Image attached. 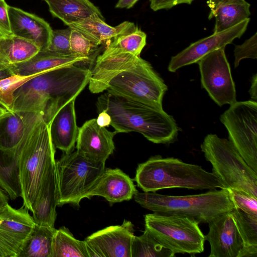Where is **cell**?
Listing matches in <instances>:
<instances>
[{"mask_svg": "<svg viewBox=\"0 0 257 257\" xmlns=\"http://www.w3.org/2000/svg\"><path fill=\"white\" fill-rule=\"evenodd\" d=\"M200 148L212 166V173L225 189L241 190L257 198V173L247 164L229 140L208 134Z\"/></svg>", "mask_w": 257, "mask_h": 257, "instance_id": "6", "label": "cell"}, {"mask_svg": "<svg viewBox=\"0 0 257 257\" xmlns=\"http://www.w3.org/2000/svg\"><path fill=\"white\" fill-rule=\"evenodd\" d=\"M89 58L65 55L48 50L40 51L28 61L10 66L14 75L30 76L53 69L88 60Z\"/></svg>", "mask_w": 257, "mask_h": 257, "instance_id": "22", "label": "cell"}, {"mask_svg": "<svg viewBox=\"0 0 257 257\" xmlns=\"http://www.w3.org/2000/svg\"><path fill=\"white\" fill-rule=\"evenodd\" d=\"M51 257H89L84 240L75 238L69 230L62 226L53 236Z\"/></svg>", "mask_w": 257, "mask_h": 257, "instance_id": "30", "label": "cell"}, {"mask_svg": "<svg viewBox=\"0 0 257 257\" xmlns=\"http://www.w3.org/2000/svg\"><path fill=\"white\" fill-rule=\"evenodd\" d=\"M194 0H150V7L157 11L162 9H171L175 6L182 4H191Z\"/></svg>", "mask_w": 257, "mask_h": 257, "instance_id": "40", "label": "cell"}, {"mask_svg": "<svg viewBox=\"0 0 257 257\" xmlns=\"http://www.w3.org/2000/svg\"><path fill=\"white\" fill-rule=\"evenodd\" d=\"M234 67L238 66L241 60L246 58H257V33L245 40L242 44L236 45L234 50Z\"/></svg>", "mask_w": 257, "mask_h": 257, "instance_id": "38", "label": "cell"}, {"mask_svg": "<svg viewBox=\"0 0 257 257\" xmlns=\"http://www.w3.org/2000/svg\"><path fill=\"white\" fill-rule=\"evenodd\" d=\"M134 225L124 220L121 225H111L87 237L89 257H131Z\"/></svg>", "mask_w": 257, "mask_h": 257, "instance_id": "12", "label": "cell"}, {"mask_svg": "<svg viewBox=\"0 0 257 257\" xmlns=\"http://www.w3.org/2000/svg\"><path fill=\"white\" fill-rule=\"evenodd\" d=\"M146 34L132 22L124 31L109 42L107 46L140 56L146 45Z\"/></svg>", "mask_w": 257, "mask_h": 257, "instance_id": "31", "label": "cell"}, {"mask_svg": "<svg viewBox=\"0 0 257 257\" xmlns=\"http://www.w3.org/2000/svg\"><path fill=\"white\" fill-rule=\"evenodd\" d=\"M75 64L42 73L23 84L14 94L10 111L40 114L49 124L56 112L89 83L91 70Z\"/></svg>", "mask_w": 257, "mask_h": 257, "instance_id": "1", "label": "cell"}, {"mask_svg": "<svg viewBox=\"0 0 257 257\" xmlns=\"http://www.w3.org/2000/svg\"><path fill=\"white\" fill-rule=\"evenodd\" d=\"M0 257H3L2 256V255L1 254V253H0Z\"/></svg>", "mask_w": 257, "mask_h": 257, "instance_id": "49", "label": "cell"}, {"mask_svg": "<svg viewBox=\"0 0 257 257\" xmlns=\"http://www.w3.org/2000/svg\"><path fill=\"white\" fill-rule=\"evenodd\" d=\"M175 254L163 246L145 228L143 234L133 236L131 257H173Z\"/></svg>", "mask_w": 257, "mask_h": 257, "instance_id": "32", "label": "cell"}, {"mask_svg": "<svg viewBox=\"0 0 257 257\" xmlns=\"http://www.w3.org/2000/svg\"><path fill=\"white\" fill-rule=\"evenodd\" d=\"M205 240L210 245L209 257H238L243 242L231 211L223 213L208 223Z\"/></svg>", "mask_w": 257, "mask_h": 257, "instance_id": "15", "label": "cell"}, {"mask_svg": "<svg viewBox=\"0 0 257 257\" xmlns=\"http://www.w3.org/2000/svg\"><path fill=\"white\" fill-rule=\"evenodd\" d=\"M40 51L33 42L13 35L0 38V62L8 66L26 62Z\"/></svg>", "mask_w": 257, "mask_h": 257, "instance_id": "27", "label": "cell"}, {"mask_svg": "<svg viewBox=\"0 0 257 257\" xmlns=\"http://www.w3.org/2000/svg\"><path fill=\"white\" fill-rule=\"evenodd\" d=\"M250 19H247L226 30L201 39L191 44L180 53L172 57L168 70L175 72L179 68L197 63L202 57L217 49L225 47L246 31Z\"/></svg>", "mask_w": 257, "mask_h": 257, "instance_id": "14", "label": "cell"}, {"mask_svg": "<svg viewBox=\"0 0 257 257\" xmlns=\"http://www.w3.org/2000/svg\"><path fill=\"white\" fill-rule=\"evenodd\" d=\"M238 257H257V246H243Z\"/></svg>", "mask_w": 257, "mask_h": 257, "instance_id": "42", "label": "cell"}, {"mask_svg": "<svg viewBox=\"0 0 257 257\" xmlns=\"http://www.w3.org/2000/svg\"><path fill=\"white\" fill-rule=\"evenodd\" d=\"M9 6L5 0H0V32L3 36L12 35L8 13Z\"/></svg>", "mask_w": 257, "mask_h": 257, "instance_id": "39", "label": "cell"}, {"mask_svg": "<svg viewBox=\"0 0 257 257\" xmlns=\"http://www.w3.org/2000/svg\"><path fill=\"white\" fill-rule=\"evenodd\" d=\"M209 20L215 19L213 33L226 30L249 18L250 4L245 0H208Z\"/></svg>", "mask_w": 257, "mask_h": 257, "instance_id": "23", "label": "cell"}, {"mask_svg": "<svg viewBox=\"0 0 257 257\" xmlns=\"http://www.w3.org/2000/svg\"><path fill=\"white\" fill-rule=\"evenodd\" d=\"M24 146L20 160L21 197L31 211L41 184L55 162V148L48 124L40 114L26 112Z\"/></svg>", "mask_w": 257, "mask_h": 257, "instance_id": "3", "label": "cell"}, {"mask_svg": "<svg viewBox=\"0 0 257 257\" xmlns=\"http://www.w3.org/2000/svg\"><path fill=\"white\" fill-rule=\"evenodd\" d=\"M139 0H118L116 4V8H125L127 9L132 8Z\"/></svg>", "mask_w": 257, "mask_h": 257, "instance_id": "44", "label": "cell"}, {"mask_svg": "<svg viewBox=\"0 0 257 257\" xmlns=\"http://www.w3.org/2000/svg\"><path fill=\"white\" fill-rule=\"evenodd\" d=\"M167 86L148 61L138 58L136 62L114 77L106 90L116 95L162 108Z\"/></svg>", "mask_w": 257, "mask_h": 257, "instance_id": "9", "label": "cell"}, {"mask_svg": "<svg viewBox=\"0 0 257 257\" xmlns=\"http://www.w3.org/2000/svg\"><path fill=\"white\" fill-rule=\"evenodd\" d=\"M8 110L0 105V117L6 113Z\"/></svg>", "mask_w": 257, "mask_h": 257, "instance_id": "47", "label": "cell"}, {"mask_svg": "<svg viewBox=\"0 0 257 257\" xmlns=\"http://www.w3.org/2000/svg\"><path fill=\"white\" fill-rule=\"evenodd\" d=\"M23 205L15 209L9 204L0 210V253L3 257H18L35 222Z\"/></svg>", "mask_w": 257, "mask_h": 257, "instance_id": "13", "label": "cell"}, {"mask_svg": "<svg viewBox=\"0 0 257 257\" xmlns=\"http://www.w3.org/2000/svg\"><path fill=\"white\" fill-rule=\"evenodd\" d=\"M3 35L2 34V33L0 32V38L2 36H3Z\"/></svg>", "mask_w": 257, "mask_h": 257, "instance_id": "48", "label": "cell"}, {"mask_svg": "<svg viewBox=\"0 0 257 257\" xmlns=\"http://www.w3.org/2000/svg\"><path fill=\"white\" fill-rule=\"evenodd\" d=\"M25 125L26 112L8 110L0 117V149L17 146L24 137Z\"/></svg>", "mask_w": 257, "mask_h": 257, "instance_id": "29", "label": "cell"}, {"mask_svg": "<svg viewBox=\"0 0 257 257\" xmlns=\"http://www.w3.org/2000/svg\"><path fill=\"white\" fill-rule=\"evenodd\" d=\"M137 191L133 180L120 169L105 168L87 198L101 196L112 204L130 200Z\"/></svg>", "mask_w": 257, "mask_h": 257, "instance_id": "19", "label": "cell"}, {"mask_svg": "<svg viewBox=\"0 0 257 257\" xmlns=\"http://www.w3.org/2000/svg\"><path fill=\"white\" fill-rule=\"evenodd\" d=\"M195 219L157 213L145 215V228L163 246L176 253L191 255L204 251L205 235Z\"/></svg>", "mask_w": 257, "mask_h": 257, "instance_id": "8", "label": "cell"}, {"mask_svg": "<svg viewBox=\"0 0 257 257\" xmlns=\"http://www.w3.org/2000/svg\"><path fill=\"white\" fill-rule=\"evenodd\" d=\"M135 181L144 192L184 188L193 190L225 189L217 176L198 165L174 157L152 156L138 165Z\"/></svg>", "mask_w": 257, "mask_h": 257, "instance_id": "4", "label": "cell"}, {"mask_svg": "<svg viewBox=\"0 0 257 257\" xmlns=\"http://www.w3.org/2000/svg\"><path fill=\"white\" fill-rule=\"evenodd\" d=\"M75 101V99H73L60 108L48 124L55 148L67 154L74 151L79 131Z\"/></svg>", "mask_w": 257, "mask_h": 257, "instance_id": "20", "label": "cell"}, {"mask_svg": "<svg viewBox=\"0 0 257 257\" xmlns=\"http://www.w3.org/2000/svg\"><path fill=\"white\" fill-rule=\"evenodd\" d=\"M117 133L99 126L96 118L87 120L79 127L76 151L91 160L105 163L115 149L113 139Z\"/></svg>", "mask_w": 257, "mask_h": 257, "instance_id": "16", "label": "cell"}, {"mask_svg": "<svg viewBox=\"0 0 257 257\" xmlns=\"http://www.w3.org/2000/svg\"><path fill=\"white\" fill-rule=\"evenodd\" d=\"M249 93L252 100H257V74L252 76L251 79V86L249 90Z\"/></svg>", "mask_w": 257, "mask_h": 257, "instance_id": "43", "label": "cell"}, {"mask_svg": "<svg viewBox=\"0 0 257 257\" xmlns=\"http://www.w3.org/2000/svg\"><path fill=\"white\" fill-rule=\"evenodd\" d=\"M134 198L142 207L154 213L185 216L199 223H208L218 216L235 208L226 189L185 196L137 191Z\"/></svg>", "mask_w": 257, "mask_h": 257, "instance_id": "5", "label": "cell"}, {"mask_svg": "<svg viewBox=\"0 0 257 257\" xmlns=\"http://www.w3.org/2000/svg\"><path fill=\"white\" fill-rule=\"evenodd\" d=\"M41 73L27 76L14 75L0 80V105L10 111L16 90L30 79Z\"/></svg>", "mask_w": 257, "mask_h": 257, "instance_id": "34", "label": "cell"}, {"mask_svg": "<svg viewBox=\"0 0 257 257\" xmlns=\"http://www.w3.org/2000/svg\"><path fill=\"white\" fill-rule=\"evenodd\" d=\"M24 139L11 150L0 149V187L15 200L22 195L20 160Z\"/></svg>", "mask_w": 257, "mask_h": 257, "instance_id": "24", "label": "cell"}, {"mask_svg": "<svg viewBox=\"0 0 257 257\" xmlns=\"http://www.w3.org/2000/svg\"><path fill=\"white\" fill-rule=\"evenodd\" d=\"M9 199L8 194L0 187V210L9 204Z\"/></svg>", "mask_w": 257, "mask_h": 257, "instance_id": "46", "label": "cell"}, {"mask_svg": "<svg viewBox=\"0 0 257 257\" xmlns=\"http://www.w3.org/2000/svg\"><path fill=\"white\" fill-rule=\"evenodd\" d=\"M132 22L125 21L115 27L106 24L103 18L94 14L82 20L68 26L75 29L89 39L95 45L110 42L115 36L124 31Z\"/></svg>", "mask_w": 257, "mask_h": 257, "instance_id": "26", "label": "cell"}, {"mask_svg": "<svg viewBox=\"0 0 257 257\" xmlns=\"http://www.w3.org/2000/svg\"><path fill=\"white\" fill-rule=\"evenodd\" d=\"M57 206H79L105 169V163L91 160L77 151L56 161Z\"/></svg>", "mask_w": 257, "mask_h": 257, "instance_id": "7", "label": "cell"}, {"mask_svg": "<svg viewBox=\"0 0 257 257\" xmlns=\"http://www.w3.org/2000/svg\"><path fill=\"white\" fill-rule=\"evenodd\" d=\"M70 47L71 54L89 58L98 46L79 31L71 29Z\"/></svg>", "mask_w": 257, "mask_h": 257, "instance_id": "35", "label": "cell"}, {"mask_svg": "<svg viewBox=\"0 0 257 257\" xmlns=\"http://www.w3.org/2000/svg\"><path fill=\"white\" fill-rule=\"evenodd\" d=\"M98 112L110 115L117 133L137 132L155 144H169L177 137L179 128L173 117L155 107L107 91L96 102Z\"/></svg>", "mask_w": 257, "mask_h": 257, "instance_id": "2", "label": "cell"}, {"mask_svg": "<svg viewBox=\"0 0 257 257\" xmlns=\"http://www.w3.org/2000/svg\"><path fill=\"white\" fill-rule=\"evenodd\" d=\"M71 29L53 30L50 41L46 50L61 54H71L70 36Z\"/></svg>", "mask_w": 257, "mask_h": 257, "instance_id": "37", "label": "cell"}, {"mask_svg": "<svg viewBox=\"0 0 257 257\" xmlns=\"http://www.w3.org/2000/svg\"><path fill=\"white\" fill-rule=\"evenodd\" d=\"M8 13L12 35L30 41L46 50L53 30L43 19L19 8L9 6Z\"/></svg>", "mask_w": 257, "mask_h": 257, "instance_id": "18", "label": "cell"}, {"mask_svg": "<svg viewBox=\"0 0 257 257\" xmlns=\"http://www.w3.org/2000/svg\"><path fill=\"white\" fill-rule=\"evenodd\" d=\"M55 227L35 225L24 241L18 257H51Z\"/></svg>", "mask_w": 257, "mask_h": 257, "instance_id": "28", "label": "cell"}, {"mask_svg": "<svg viewBox=\"0 0 257 257\" xmlns=\"http://www.w3.org/2000/svg\"><path fill=\"white\" fill-rule=\"evenodd\" d=\"M51 15L66 25L97 14L103 18L99 9L89 0H43Z\"/></svg>", "mask_w": 257, "mask_h": 257, "instance_id": "25", "label": "cell"}, {"mask_svg": "<svg viewBox=\"0 0 257 257\" xmlns=\"http://www.w3.org/2000/svg\"><path fill=\"white\" fill-rule=\"evenodd\" d=\"M57 177L56 161L44 178L31 212L35 223L54 227L57 217Z\"/></svg>", "mask_w": 257, "mask_h": 257, "instance_id": "21", "label": "cell"}, {"mask_svg": "<svg viewBox=\"0 0 257 257\" xmlns=\"http://www.w3.org/2000/svg\"><path fill=\"white\" fill-rule=\"evenodd\" d=\"M229 140L247 164L257 173V102L236 101L220 116Z\"/></svg>", "mask_w": 257, "mask_h": 257, "instance_id": "10", "label": "cell"}, {"mask_svg": "<svg viewBox=\"0 0 257 257\" xmlns=\"http://www.w3.org/2000/svg\"><path fill=\"white\" fill-rule=\"evenodd\" d=\"M96 121L97 124L102 127H107L110 125L111 119L108 113L104 110L99 112Z\"/></svg>", "mask_w": 257, "mask_h": 257, "instance_id": "41", "label": "cell"}, {"mask_svg": "<svg viewBox=\"0 0 257 257\" xmlns=\"http://www.w3.org/2000/svg\"><path fill=\"white\" fill-rule=\"evenodd\" d=\"M224 50L225 47L215 50L197 62L202 87L220 106L236 101L235 84Z\"/></svg>", "mask_w": 257, "mask_h": 257, "instance_id": "11", "label": "cell"}, {"mask_svg": "<svg viewBox=\"0 0 257 257\" xmlns=\"http://www.w3.org/2000/svg\"><path fill=\"white\" fill-rule=\"evenodd\" d=\"M140 56L106 46L96 60L89 81L88 88L93 93L107 90L111 79L121 71L132 66Z\"/></svg>", "mask_w": 257, "mask_h": 257, "instance_id": "17", "label": "cell"}, {"mask_svg": "<svg viewBox=\"0 0 257 257\" xmlns=\"http://www.w3.org/2000/svg\"><path fill=\"white\" fill-rule=\"evenodd\" d=\"M226 189L235 208L257 217V198L241 190L230 188Z\"/></svg>", "mask_w": 257, "mask_h": 257, "instance_id": "36", "label": "cell"}, {"mask_svg": "<svg viewBox=\"0 0 257 257\" xmlns=\"http://www.w3.org/2000/svg\"><path fill=\"white\" fill-rule=\"evenodd\" d=\"M231 214L243 242V246H257V217L235 208Z\"/></svg>", "mask_w": 257, "mask_h": 257, "instance_id": "33", "label": "cell"}, {"mask_svg": "<svg viewBox=\"0 0 257 257\" xmlns=\"http://www.w3.org/2000/svg\"><path fill=\"white\" fill-rule=\"evenodd\" d=\"M9 66L0 62V80L14 75Z\"/></svg>", "mask_w": 257, "mask_h": 257, "instance_id": "45", "label": "cell"}]
</instances>
